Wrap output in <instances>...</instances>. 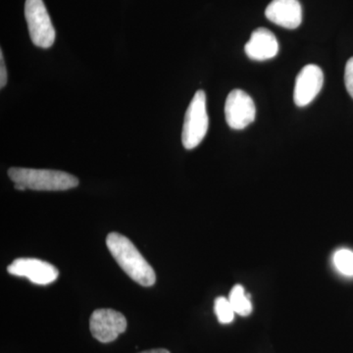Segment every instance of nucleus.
I'll return each instance as SVG.
<instances>
[{
	"instance_id": "nucleus-1",
	"label": "nucleus",
	"mask_w": 353,
	"mask_h": 353,
	"mask_svg": "<svg viewBox=\"0 0 353 353\" xmlns=\"http://www.w3.org/2000/svg\"><path fill=\"white\" fill-rule=\"evenodd\" d=\"M109 252L123 271L134 282L143 287H152L157 275L138 248L123 234L110 233L106 238Z\"/></svg>"
},
{
	"instance_id": "nucleus-2",
	"label": "nucleus",
	"mask_w": 353,
	"mask_h": 353,
	"mask_svg": "<svg viewBox=\"0 0 353 353\" xmlns=\"http://www.w3.org/2000/svg\"><path fill=\"white\" fill-rule=\"evenodd\" d=\"M8 176L14 183L39 192H62L79 185L77 176L63 171L13 167L9 169Z\"/></svg>"
},
{
	"instance_id": "nucleus-3",
	"label": "nucleus",
	"mask_w": 353,
	"mask_h": 353,
	"mask_svg": "<svg viewBox=\"0 0 353 353\" xmlns=\"http://www.w3.org/2000/svg\"><path fill=\"white\" fill-rule=\"evenodd\" d=\"M209 127L206 94L203 90H197L190 101L183 121L182 143L185 150H194L205 138Z\"/></svg>"
},
{
	"instance_id": "nucleus-4",
	"label": "nucleus",
	"mask_w": 353,
	"mask_h": 353,
	"mask_svg": "<svg viewBox=\"0 0 353 353\" xmlns=\"http://www.w3.org/2000/svg\"><path fill=\"white\" fill-rule=\"evenodd\" d=\"M25 17L32 43L41 48H51L57 34L43 0H26Z\"/></svg>"
},
{
	"instance_id": "nucleus-5",
	"label": "nucleus",
	"mask_w": 353,
	"mask_h": 353,
	"mask_svg": "<svg viewBox=\"0 0 353 353\" xmlns=\"http://www.w3.org/2000/svg\"><path fill=\"white\" fill-rule=\"evenodd\" d=\"M126 329V318L113 309H97L90 316V333L95 340L102 343H112L121 334L125 333Z\"/></svg>"
},
{
	"instance_id": "nucleus-6",
	"label": "nucleus",
	"mask_w": 353,
	"mask_h": 353,
	"mask_svg": "<svg viewBox=\"0 0 353 353\" xmlns=\"http://www.w3.org/2000/svg\"><path fill=\"white\" fill-rule=\"evenodd\" d=\"M256 116V108L252 97L241 90L230 92L225 103V117L234 130H243L252 124Z\"/></svg>"
},
{
	"instance_id": "nucleus-7",
	"label": "nucleus",
	"mask_w": 353,
	"mask_h": 353,
	"mask_svg": "<svg viewBox=\"0 0 353 353\" xmlns=\"http://www.w3.org/2000/svg\"><path fill=\"white\" fill-rule=\"evenodd\" d=\"M7 272L17 277L27 278L36 285H46L57 280L59 271L48 262L37 259H17L7 267Z\"/></svg>"
},
{
	"instance_id": "nucleus-8",
	"label": "nucleus",
	"mask_w": 353,
	"mask_h": 353,
	"mask_svg": "<svg viewBox=\"0 0 353 353\" xmlns=\"http://www.w3.org/2000/svg\"><path fill=\"white\" fill-rule=\"evenodd\" d=\"M324 74L317 65H306L297 75L294 85V101L299 108L311 103L323 87Z\"/></svg>"
},
{
	"instance_id": "nucleus-9",
	"label": "nucleus",
	"mask_w": 353,
	"mask_h": 353,
	"mask_svg": "<svg viewBox=\"0 0 353 353\" xmlns=\"http://www.w3.org/2000/svg\"><path fill=\"white\" fill-rule=\"evenodd\" d=\"M265 15L274 24L294 30L303 22V7L299 0H273L267 6Z\"/></svg>"
},
{
	"instance_id": "nucleus-10",
	"label": "nucleus",
	"mask_w": 353,
	"mask_h": 353,
	"mask_svg": "<svg viewBox=\"0 0 353 353\" xmlns=\"http://www.w3.org/2000/svg\"><path fill=\"white\" fill-rule=\"evenodd\" d=\"M245 50L250 59L265 61L278 54L279 43L273 32L265 28H259L253 31L250 41L245 44Z\"/></svg>"
},
{
	"instance_id": "nucleus-11",
	"label": "nucleus",
	"mask_w": 353,
	"mask_h": 353,
	"mask_svg": "<svg viewBox=\"0 0 353 353\" xmlns=\"http://www.w3.org/2000/svg\"><path fill=\"white\" fill-rule=\"evenodd\" d=\"M236 314L246 317L252 312V304L250 301V294H245V288L241 285H236L230 292L228 297Z\"/></svg>"
},
{
	"instance_id": "nucleus-12",
	"label": "nucleus",
	"mask_w": 353,
	"mask_h": 353,
	"mask_svg": "<svg viewBox=\"0 0 353 353\" xmlns=\"http://www.w3.org/2000/svg\"><path fill=\"white\" fill-rule=\"evenodd\" d=\"M334 264L336 268L348 277H353V252L350 250H336L334 254Z\"/></svg>"
},
{
	"instance_id": "nucleus-13",
	"label": "nucleus",
	"mask_w": 353,
	"mask_h": 353,
	"mask_svg": "<svg viewBox=\"0 0 353 353\" xmlns=\"http://www.w3.org/2000/svg\"><path fill=\"white\" fill-rule=\"evenodd\" d=\"M214 311L221 324H230L234 321L236 312L227 297L219 296L215 299Z\"/></svg>"
},
{
	"instance_id": "nucleus-14",
	"label": "nucleus",
	"mask_w": 353,
	"mask_h": 353,
	"mask_svg": "<svg viewBox=\"0 0 353 353\" xmlns=\"http://www.w3.org/2000/svg\"><path fill=\"white\" fill-rule=\"evenodd\" d=\"M345 83L347 92L353 99V57L345 65Z\"/></svg>"
},
{
	"instance_id": "nucleus-15",
	"label": "nucleus",
	"mask_w": 353,
	"mask_h": 353,
	"mask_svg": "<svg viewBox=\"0 0 353 353\" xmlns=\"http://www.w3.org/2000/svg\"><path fill=\"white\" fill-rule=\"evenodd\" d=\"M7 83V71L4 63L3 52L0 51V88H3Z\"/></svg>"
},
{
	"instance_id": "nucleus-16",
	"label": "nucleus",
	"mask_w": 353,
	"mask_h": 353,
	"mask_svg": "<svg viewBox=\"0 0 353 353\" xmlns=\"http://www.w3.org/2000/svg\"><path fill=\"white\" fill-rule=\"evenodd\" d=\"M141 353H170V352H169V350H164V348H157V350H146V352Z\"/></svg>"
},
{
	"instance_id": "nucleus-17",
	"label": "nucleus",
	"mask_w": 353,
	"mask_h": 353,
	"mask_svg": "<svg viewBox=\"0 0 353 353\" xmlns=\"http://www.w3.org/2000/svg\"><path fill=\"white\" fill-rule=\"evenodd\" d=\"M14 187H15L16 190H22V192H24V190H27V188H26L25 185H20V183H15Z\"/></svg>"
}]
</instances>
